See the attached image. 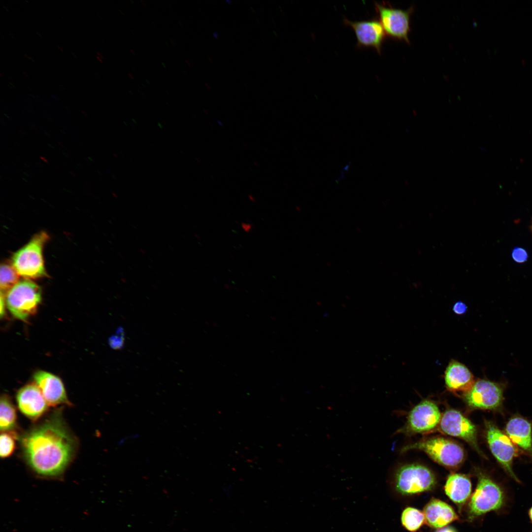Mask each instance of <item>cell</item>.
Returning <instances> with one entry per match:
<instances>
[{
    "mask_svg": "<svg viewBox=\"0 0 532 532\" xmlns=\"http://www.w3.org/2000/svg\"><path fill=\"white\" fill-rule=\"evenodd\" d=\"M25 461L38 476H61L73 459L77 441L59 410L25 433L21 439Z\"/></svg>",
    "mask_w": 532,
    "mask_h": 532,
    "instance_id": "cell-1",
    "label": "cell"
},
{
    "mask_svg": "<svg viewBox=\"0 0 532 532\" xmlns=\"http://www.w3.org/2000/svg\"><path fill=\"white\" fill-rule=\"evenodd\" d=\"M507 502L503 488L490 477L482 472H478V482L468 505L469 521L491 511L503 509Z\"/></svg>",
    "mask_w": 532,
    "mask_h": 532,
    "instance_id": "cell-2",
    "label": "cell"
},
{
    "mask_svg": "<svg viewBox=\"0 0 532 532\" xmlns=\"http://www.w3.org/2000/svg\"><path fill=\"white\" fill-rule=\"evenodd\" d=\"M48 239L49 236L46 233L40 232L14 253L12 265L20 276L28 279L47 276L42 252Z\"/></svg>",
    "mask_w": 532,
    "mask_h": 532,
    "instance_id": "cell-3",
    "label": "cell"
},
{
    "mask_svg": "<svg viewBox=\"0 0 532 532\" xmlns=\"http://www.w3.org/2000/svg\"><path fill=\"white\" fill-rule=\"evenodd\" d=\"M5 300L13 316L25 321L36 311L41 300V290L36 283L26 279L7 292Z\"/></svg>",
    "mask_w": 532,
    "mask_h": 532,
    "instance_id": "cell-4",
    "label": "cell"
},
{
    "mask_svg": "<svg viewBox=\"0 0 532 532\" xmlns=\"http://www.w3.org/2000/svg\"><path fill=\"white\" fill-rule=\"evenodd\" d=\"M411 449L422 450L434 461L449 468L458 467L465 457L464 450L459 444L442 437L429 438L407 445L402 451Z\"/></svg>",
    "mask_w": 532,
    "mask_h": 532,
    "instance_id": "cell-5",
    "label": "cell"
},
{
    "mask_svg": "<svg viewBox=\"0 0 532 532\" xmlns=\"http://www.w3.org/2000/svg\"><path fill=\"white\" fill-rule=\"evenodd\" d=\"M436 479L427 467L419 465H409L400 467L394 478L396 491L402 495L418 494L432 490Z\"/></svg>",
    "mask_w": 532,
    "mask_h": 532,
    "instance_id": "cell-6",
    "label": "cell"
},
{
    "mask_svg": "<svg viewBox=\"0 0 532 532\" xmlns=\"http://www.w3.org/2000/svg\"><path fill=\"white\" fill-rule=\"evenodd\" d=\"M505 385L487 379L475 381L463 398L467 405L474 409L497 410L502 406Z\"/></svg>",
    "mask_w": 532,
    "mask_h": 532,
    "instance_id": "cell-7",
    "label": "cell"
},
{
    "mask_svg": "<svg viewBox=\"0 0 532 532\" xmlns=\"http://www.w3.org/2000/svg\"><path fill=\"white\" fill-rule=\"evenodd\" d=\"M486 437L490 450L504 470L517 482H520L512 468L516 455L514 444L493 422L485 421Z\"/></svg>",
    "mask_w": 532,
    "mask_h": 532,
    "instance_id": "cell-8",
    "label": "cell"
},
{
    "mask_svg": "<svg viewBox=\"0 0 532 532\" xmlns=\"http://www.w3.org/2000/svg\"><path fill=\"white\" fill-rule=\"evenodd\" d=\"M375 8L386 34L409 43L410 17L413 7L404 10L375 2Z\"/></svg>",
    "mask_w": 532,
    "mask_h": 532,
    "instance_id": "cell-9",
    "label": "cell"
},
{
    "mask_svg": "<svg viewBox=\"0 0 532 532\" xmlns=\"http://www.w3.org/2000/svg\"><path fill=\"white\" fill-rule=\"evenodd\" d=\"M439 425L442 432L463 439L483 455L477 443L475 426L461 412L454 409L447 410L442 415Z\"/></svg>",
    "mask_w": 532,
    "mask_h": 532,
    "instance_id": "cell-10",
    "label": "cell"
},
{
    "mask_svg": "<svg viewBox=\"0 0 532 532\" xmlns=\"http://www.w3.org/2000/svg\"><path fill=\"white\" fill-rule=\"evenodd\" d=\"M441 416L435 403L428 400H423L410 412L403 431L409 433L429 432L439 424Z\"/></svg>",
    "mask_w": 532,
    "mask_h": 532,
    "instance_id": "cell-11",
    "label": "cell"
},
{
    "mask_svg": "<svg viewBox=\"0 0 532 532\" xmlns=\"http://www.w3.org/2000/svg\"><path fill=\"white\" fill-rule=\"evenodd\" d=\"M343 22L354 30L358 47H372L380 54L386 33L379 20L353 22L344 18Z\"/></svg>",
    "mask_w": 532,
    "mask_h": 532,
    "instance_id": "cell-12",
    "label": "cell"
},
{
    "mask_svg": "<svg viewBox=\"0 0 532 532\" xmlns=\"http://www.w3.org/2000/svg\"><path fill=\"white\" fill-rule=\"evenodd\" d=\"M16 401L20 411L33 421L42 416L49 405L39 389L33 383L27 384L19 390Z\"/></svg>",
    "mask_w": 532,
    "mask_h": 532,
    "instance_id": "cell-13",
    "label": "cell"
},
{
    "mask_svg": "<svg viewBox=\"0 0 532 532\" xmlns=\"http://www.w3.org/2000/svg\"><path fill=\"white\" fill-rule=\"evenodd\" d=\"M33 378L49 405H71L64 385L59 377L45 371L38 370L34 373Z\"/></svg>",
    "mask_w": 532,
    "mask_h": 532,
    "instance_id": "cell-14",
    "label": "cell"
},
{
    "mask_svg": "<svg viewBox=\"0 0 532 532\" xmlns=\"http://www.w3.org/2000/svg\"><path fill=\"white\" fill-rule=\"evenodd\" d=\"M445 382L447 388L452 392H467L475 381L472 373L464 364L452 360L445 371Z\"/></svg>",
    "mask_w": 532,
    "mask_h": 532,
    "instance_id": "cell-15",
    "label": "cell"
},
{
    "mask_svg": "<svg viewBox=\"0 0 532 532\" xmlns=\"http://www.w3.org/2000/svg\"><path fill=\"white\" fill-rule=\"evenodd\" d=\"M423 513L428 525L436 529L444 528L458 519L450 505L436 499H432L426 504Z\"/></svg>",
    "mask_w": 532,
    "mask_h": 532,
    "instance_id": "cell-16",
    "label": "cell"
},
{
    "mask_svg": "<svg viewBox=\"0 0 532 532\" xmlns=\"http://www.w3.org/2000/svg\"><path fill=\"white\" fill-rule=\"evenodd\" d=\"M505 431L512 442L527 452L532 458V425L521 416L511 418L507 422Z\"/></svg>",
    "mask_w": 532,
    "mask_h": 532,
    "instance_id": "cell-17",
    "label": "cell"
},
{
    "mask_svg": "<svg viewBox=\"0 0 532 532\" xmlns=\"http://www.w3.org/2000/svg\"><path fill=\"white\" fill-rule=\"evenodd\" d=\"M444 490L446 495L460 509L470 496L471 483L465 475L452 474L447 479Z\"/></svg>",
    "mask_w": 532,
    "mask_h": 532,
    "instance_id": "cell-18",
    "label": "cell"
},
{
    "mask_svg": "<svg viewBox=\"0 0 532 532\" xmlns=\"http://www.w3.org/2000/svg\"><path fill=\"white\" fill-rule=\"evenodd\" d=\"M0 409V431L12 432L16 426L17 415L14 405L6 395L1 396Z\"/></svg>",
    "mask_w": 532,
    "mask_h": 532,
    "instance_id": "cell-19",
    "label": "cell"
},
{
    "mask_svg": "<svg viewBox=\"0 0 532 532\" xmlns=\"http://www.w3.org/2000/svg\"><path fill=\"white\" fill-rule=\"evenodd\" d=\"M425 521L423 512L411 507L405 508L402 512L401 522L402 526L412 532L419 530Z\"/></svg>",
    "mask_w": 532,
    "mask_h": 532,
    "instance_id": "cell-20",
    "label": "cell"
},
{
    "mask_svg": "<svg viewBox=\"0 0 532 532\" xmlns=\"http://www.w3.org/2000/svg\"><path fill=\"white\" fill-rule=\"evenodd\" d=\"M19 275L12 264H2L0 270V293L4 296L19 281Z\"/></svg>",
    "mask_w": 532,
    "mask_h": 532,
    "instance_id": "cell-21",
    "label": "cell"
},
{
    "mask_svg": "<svg viewBox=\"0 0 532 532\" xmlns=\"http://www.w3.org/2000/svg\"><path fill=\"white\" fill-rule=\"evenodd\" d=\"M12 432H3L0 436V456L1 458L9 457L15 448V436Z\"/></svg>",
    "mask_w": 532,
    "mask_h": 532,
    "instance_id": "cell-22",
    "label": "cell"
},
{
    "mask_svg": "<svg viewBox=\"0 0 532 532\" xmlns=\"http://www.w3.org/2000/svg\"><path fill=\"white\" fill-rule=\"evenodd\" d=\"M511 256L513 260L518 263H523L528 258L527 251L521 247H515L512 251Z\"/></svg>",
    "mask_w": 532,
    "mask_h": 532,
    "instance_id": "cell-23",
    "label": "cell"
},
{
    "mask_svg": "<svg viewBox=\"0 0 532 532\" xmlns=\"http://www.w3.org/2000/svg\"><path fill=\"white\" fill-rule=\"evenodd\" d=\"M467 309V306L463 302L459 301L456 302L453 305V310L457 315L465 314Z\"/></svg>",
    "mask_w": 532,
    "mask_h": 532,
    "instance_id": "cell-24",
    "label": "cell"
},
{
    "mask_svg": "<svg viewBox=\"0 0 532 532\" xmlns=\"http://www.w3.org/2000/svg\"><path fill=\"white\" fill-rule=\"evenodd\" d=\"M436 532H457L456 531V530L454 528H452L451 527H444V528H441L440 530H438Z\"/></svg>",
    "mask_w": 532,
    "mask_h": 532,
    "instance_id": "cell-25",
    "label": "cell"
},
{
    "mask_svg": "<svg viewBox=\"0 0 532 532\" xmlns=\"http://www.w3.org/2000/svg\"><path fill=\"white\" fill-rule=\"evenodd\" d=\"M241 227L245 232H249L252 230V225L249 223H243L241 224Z\"/></svg>",
    "mask_w": 532,
    "mask_h": 532,
    "instance_id": "cell-26",
    "label": "cell"
},
{
    "mask_svg": "<svg viewBox=\"0 0 532 532\" xmlns=\"http://www.w3.org/2000/svg\"><path fill=\"white\" fill-rule=\"evenodd\" d=\"M528 515H529L530 519L532 523V506L529 510Z\"/></svg>",
    "mask_w": 532,
    "mask_h": 532,
    "instance_id": "cell-27",
    "label": "cell"
},
{
    "mask_svg": "<svg viewBox=\"0 0 532 532\" xmlns=\"http://www.w3.org/2000/svg\"><path fill=\"white\" fill-rule=\"evenodd\" d=\"M40 158L42 160L44 161V162H45L46 163H48V160H46L44 157H40Z\"/></svg>",
    "mask_w": 532,
    "mask_h": 532,
    "instance_id": "cell-28",
    "label": "cell"
},
{
    "mask_svg": "<svg viewBox=\"0 0 532 532\" xmlns=\"http://www.w3.org/2000/svg\"><path fill=\"white\" fill-rule=\"evenodd\" d=\"M58 48H59V49H60V50H61L62 51V52H64V50H63V49H62V48H61V47H60V46H58Z\"/></svg>",
    "mask_w": 532,
    "mask_h": 532,
    "instance_id": "cell-29",
    "label": "cell"
}]
</instances>
